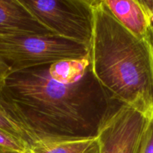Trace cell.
<instances>
[{
    "mask_svg": "<svg viewBox=\"0 0 153 153\" xmlns=\"http://www.w3.org/2000/svg\"><path fill=\"white\" fill-rule=\"evenodd\" d=\"M49 66L9 72L0 83V105L34 143L96 136L113 103L91 69L76 82L62 84L52 79Z\"/></svg>",
    "mask_w": 153,
    "mask_h": 153,
    "instance_id": "6da1fadb",
    "label": "cell"
},
{
    "mask_svg": "<svg viewBox=\"0 0 153 153\" xmlns=\"http://www.w3.org/2000/svg\"><path fill=\"white\" fill-rule=\"evenodd\" d=\"M88 46L92 73L110 102L153 118V43L139 39L112 15L104 0H92Z\"/></svg>",
    "mask_w": 153,
    "mask_h": 153,
    "instance_id": "7a4b0ae2",
    "label": "cell"
},
{
    "mask_svg": "<svg viewBox=\"0 0 153 153\" xmlns=\"http://www.w3.org/2000/svg\"><path fill=\"white\" fill-rule=\"evenodd\" d=\"M88 54L86 46L56 35L0 34V61L9 72L79 59Z\"/></svg>",
    "mask_w": 153,
    "mask_h": 153,
    "instance_id": "3957f363",
    "label": "cell"
},
{
    "mask_svg": "<svg viewBox=\"0 0 153 153\" xmlns=\"http://www.w3.org/2000/svg\"><path fill=\"white\" fill-rule=\"evenodd\" d=\"M56 36L88 49L92 34V0H21Z\"/></svg>",
    "mask_w": 153,
    "mask_h": 153,
    "instance_id": "277c9868",
    "label": "cell"
},
{
    "mask_svg": "<svg viewBox=\"0 0 153 153\" xmlns=\"http://www.w3.org/2000/svg\"><path fill=\"white\" fill-rule=\"evenodd\" d=\"M152 119L113 103L98 129L99 153H143Z\"/></svg>",
    "mask_w": 153,
    "mask_h": 153,
    "instance_id": "5b68a950",
    "label": "cell"
},
{
    "mask_svg": "<svg viewBox=\"0 0 153 153\" xmlns=\"http://www.w3.org/2000/svg\"><path fill=\"white\" fill-rule=\"evenodd\" d=\"M0 34L55 35L33 16L21 0H0Z\"/></svg>",
    "mask_w": 153,
    "mask_h": 153,
    "instance_id": "8992f818",
    "label": "cell"
},
{
    "mask_svg": "<svg viewBox=\"0 0 153 153\" xmlns=\"http://www.w3.org/2000/svg\"><path fill=\"white\" fill-rule=\"evenodd\" d=\"M116 19L139 39L149 38L146 13L140 0H104Z\"/></svg>",
    "mask_w": 153,
    "mask_h": 153,
    "instance_id": "52a82bcc",
    "label": "cell"
},
{
    "mask_svg": "<svg viewBox=\"0 0 153 153\" xmlns=\"http://www.w3.org/2000/svg\"><path fill=\"white\" fill-rule=\"evenodd\" d=\"M28 153H99V144L96 136L44 138L33 143Z\"/></svg>",
    "mask_w": 153,
    "mask_h": 153,
    "instance_id": "ba28073f",
    "label": "cell"
},
{
    "mask_svg": "<svg viewBox=\"0 0 153 153\" xmlns=\"http://www.w3.org/2000/svg\"><path fill=\"white\" fill-rule=\"evenodd\" d=\"M90 68L88 54L79 59H66L49 66V73L52 79L62 84H70L79 80Z\"/></svg>",
    "mask_w": 153,
    "mask_h": 153,
    "instance_id": "9c48e42d",
    "label": "cell"
},
{
    "mask_svg": "<svg viewBox=\"0 0 153 153\" xmlns=\"http://www.w3.org/2000/svg\"><path fill=\"white\" fill-rule=\"evenodd\" d=\"M0 129L19 139L20 140L28 145V147H30L34 143L33 139L28 135V133L8 114L7 112L3 109L1 105H0Z\"/></svg>",
    "mask_w": 153,
    "mask_h": 153,
    "instance_id": "30bf717a",
    "label": "cell"
},
{
    "mask_svg": "<svg viewBox=\"0 0 153 153\" xmlns=\"http://www.w3.org/2000/svg\"><path fill=\"white\" fill-rule=\"evenodd\" d=\"M28 146L0 129V153H28Z\"/></svg>",
    "mask_w": 153,
    "mask_h": 153,
    "instance_id": "8fae6325",
    "label": "cell"
},
{
    "mask_svg": "<svg viewBox=\"0 0 153 153\" xmlns=\"http://www.w3.org/2000/svg\"><path fill=\"white\" fill-rule=\"evenodd\" d=\"M140 2L146 13L148 31L153 43V0H140Z\"/></svg>",
    "mask_w": 153,
    "mask_h": 153,
    "instance_id": "7c38bea8",
    "label": "cell"
},
{
    "mask_svg": "<svg viewBox=\"0 0 153 153\" xmlns=\"http://www.w3.org/2000/svg\"><path fill=\"white\" fill-rule=\"evenodd\" d=\"M143 153H153V118L150 123L148 137Z\"/></svg>",
    "mask_w": 153,
    "mask_h": 153,
    "instance_id": "4fadbf2b",
    "label": "cell"
},
{
    "mask_svg": "<svg viewBox=\"0 0 153 153\" xmlns=\"http://www.w3.org/2000/svg\"><path fill=\"white\" fill-rule=\"evenodd\" d=\"M8 72L9 70L8 67L0 61V83L3 80V79L5 77L6 75L8 73Z\"/></svg>",
    "mask_w": 153,
    "mask_h": 153,
    "instance_id": "5bb4252c",
    "label": "cell"
}]
</instances>
